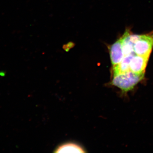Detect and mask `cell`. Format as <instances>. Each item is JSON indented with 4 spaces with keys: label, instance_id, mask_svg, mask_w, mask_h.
I'll return each mask as SVG.
<instances>
[{
    "label": "cell",
    "instance_id": "5",
    "mask_svg": "<svg viewBox=\"0 0 153 153\" xmlns=\"http://www.w3.org/2000/svg\"><path fill=\"white\" fill-rule=\"evenodd\" d=\"M135 55V53H132V54L125 56L121 62L118 65L113 67V75L124 73L126 71H129L130 63L131 60L134 55Z\"/></svg>",
    "mask_w": 153,
    "mask_h": 153
},
{
    "label": "cell",
    "instance_id": "1",
    "mask_svg": "<svg viewBox=\"0 0 153 153\" xmlns=\"http://www.w3.org/2000/svg\"><path fill=\"white\" fill-rule=\"evenodd\" d=\"M144 74H139L130 70L120 74L113 75V85L123 91H128L132 89L142 79Z\"/></svg>",
    "mask_w": 153,
    "mask_h": 153
},
{
    "label": "cell",
    "instance_id": "2",
    "mask_svg": "<svg viewBox=\"0 0 153 153\" xmlns=\"http://www.w3.org/2000/svg\"><path fill=\"white\" fill-rule=\"evenodd\" d=\"M153 47V33L140 35L134 46L136 55L150 57Z\"/></svg>",
    "mask_w": 153,
    "mask_h": 153
},
{
    "label": "cell",
    "instance_id": "7",
    "mask_svg": "<svg viewBox=\"0 0 153 153\" xmlns=\"http://www.w3.org/2000/svg\"><path fill=\"white\" fill-rule=\"evenodd\" d=\"M130 32L128 31H126L121 38L123 48L125 56L135 53L134 50V44L130 39Z\"/></svg>",
    "mask_w": 153,
    "mask_h": 153
},
{
    "label": "cell",
    "instance_id": "3",
    "mask_svg": "<svg viewBox=\"0 0 153 153\" xmlns=\"http://www.w3.org/2000/svg\"><path fill=\"white\" fill-rule=\"evenodd\" d=\"M109 54L113 67L117 66L121 62L125 56L121 38L110 47Z\"/></svg>",
    "mask_w": 153,
    "mask_h": 153
},
{
    "label": "cell",
    "instance_id": "6",
    "mask_svg": "<svg viewBox=\"0 0 153 153\" xmlns=\"http://www.w3.org/2000/svg\"><path fill=\"white\" fill-rule=\"evenodd\" d=\"M55 153H85L83 148L74 143H67L59 146Z\"/></svg>",
    "mask_w": 153,
    "mask_h": 153
},
{
    "label": "cell",
    "instance_id": "4",
    "mask_svg": "<svg viewBox=\"0 0 153 153\" xmlns=\"http://www.w3.org/2000/svg\"><path fill=\"white\" fill-rule=\"evenodd\" d=\"M149 57L135 55L130 63V70L139 74H144L146 67Z\"/></svg>",
    "mask_w": 153,
    "mask_h": 153
}]
</instances>
